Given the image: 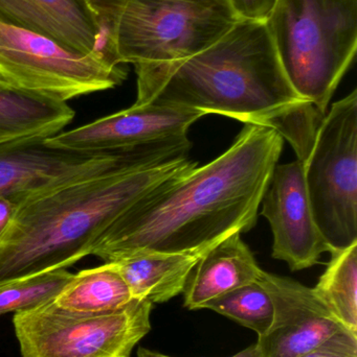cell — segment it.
Instances as JSON below:
<instances>
[{
	"label": "cell",
	"instance_id": "19",
	"mask_svg": "<svg viewBox=\"0 0 357 357\" xmlns=\"http://www.w3.org/2000/svg\"><path fill=\"white\" fill-rule=\"evenodd\" d=\"M203 310H213L263 335L274 318L272 298L258 281L237 287L207 302Z\"/></svg>",
	"mask_w": 357,
	"mask_h": 357
},
{
	"label": "cell",
	"instance_id": "3",
	"mask_svg": "<svg viewBox=\"0 0 357 357\" xmlns=\"http://www.w3.org/2000/svg\"><path fill=\"white\" fill-rule=\"evenodd\" d=\"M198 167L187 157L79 178L17 206L0 238V284L77 264L134 204Z\"/></svg>",
	"mask_w": 357,
	"mask_h": 357
},
{
	"label": "cell",
	"instance_id": "5",
	"mask_svg": "<svg viewBox=\"0 0 357 357\" xmlns=\"http://www.w3.org/2000/svg\"><path fill=\"white\" fill-rule=\"evenodd\" d=\"M298 96L326 115L357 50V0H277L265 20Z\"/></svg>",
	"mask_w": 357,
	"mask_h": 357
},
{
	"label": "cell",
	"instance_id": "11",
	"mask_svg": "<svg viewBox=\"0 0 357 357\" xmlns=\"http://www.w3.org/2000/svg\"><path fill=\"white\" fill-rule=\"evenodd\" d=\"M257 281L274 305L272 325L256 342L262 357H299L346 329L314 289L263 270Z\"/></svg>",
	"mask_w": 357,
	"mask_h": 357
},
{
	"label": "cell",
	"instance_id": "16",
	"mask_svg": "<svg viewBox=\"0 0 357 357\" xmlns=\"http://www.w3.org/2000/svg\"><path fill=\"white\" fill-rule=\"evenodd\" d=\"M67 102L37 93L0 87V146L27 139H48L73 121Z\"/></svg>",
	"mask_w": 357,
	"mask_h": 357
},
{
	"label": "cell",
	"instance_id": "1",
	"mask_svg": "<svg viewBox=\"0 0 357 357\" xmlns=\"http://www.w3.org/2000/svg\"><path fill=\"white\" fill-rule=\"evenodd\" d=\"M284 138L245 123L228 151L155 189L117 218L92 245L105 262L133 252L201 251L249 232L282 154Z\"/></svg>",
	"mask_w": 357,
	"mask_h": 357
},
{
	"label": "cell",
	"instance_id": "6",
	"mask_svg": "<svg viewBox=\"0 0 357 357\" xmlns=\"http://www.w3.org/2000/svg\"><path fill=\"white\" fill-rule=\"evenodd\" d=\"M304 181L314 220L330 253L357 243V90L326 113L309 154Z\"/></svg>",
	"mask_w": 357,
	"mask_h": 357
},
{
	"label": "cell",
	"instance_id": "15",
	"mask_svg": "<svg viewBox=\"0 0 357 357\" xmlns=\"http://www.w3.org/2000/svg\"><path fill=\"white\" fill-rule=\"evenodd\" d=\"M207 250L133 252L108 262L119 271L134 299L161 304L184 293L191 272Z\"/></svg>",
	"mask_w": 357,
	"mask_h": 357
},
{
	"label": "cell",
	"instance_id": "17",
	"mask_svg": "<svg viewBox=\"0 0 357 357\" xmlns=\"http://www.w3.org/2000/svg\"><path fill=\"white\" fill-rule=\"evenodd\" d=\"M133 299L119 271L105 262L103 266L73 274L52 303L67 312L103 314L121 310Z\"/></svg>",
	"mask_w": 357,
	"mask_h": 357
},
{
	"label": "cell",
	"instance_id": "2",
	"mask_svg": "<svg viewBox=\"0 0 357 357\" xmlns=\"http://www.w3.org/2000/svg\"><path fill=\"white\" fill-rule=\"evenodd\" d=\"M136 106L157 105L219 114L277 130L303 161L324 117L293 89L265 21L240 19L188 58L136 65Z\"/></svg>",
	"mask_w": 357,
	"mask_h": 357
},
{
	"label": "cell",
	"instance_id": "24",
	"mask_svg": "<svg viewBox=\"0 0 357 357\" xmlns=\"http://www.w3.org/2000/svg\"><path fill=\"white\" fill-rule=\"evenodd\" d=\"M138 357H173L167 356V354H161V352L153 351V350L147 349L145 347H140L136 352ZM230 357H262L261 352L258 348L257 344H253L249 347L245 348L242 351L238 352L235 356Z\"/></svg>",
	"mask_w": 357,
	"mask_h": 357
},
{
	"label": "cell",
	"instance_id": "9",
	"mask_svg": "<svg viewBox=\"0 0 357 357\" xmlns=\"http://www.w3.org/2000/svg\"><path fill=\"white\" fill-rule=\"evenodd\" d=\"M0 77L16 89L67 102L121 85L127 71L105 52H75L0 22Z\"/></svg>",
	"mask_w": 357,
	"mask_h": 357
},
{
	"label": "cell",
	"instance_id": "18",
	"mask_svg": "<svg viewBox=\"0 0 357 357\" xmlns=\"http://www.w3.org/2000/svg\"><path fill=\"white\" fill-rule=\"evenodd\" d=\"M331 255L314 289L337 320L357 335V243Z\"/></svg>",
	"mask_w": 357,
	"mask_h": 357
},
{
	"label": "cell",
	"instance_id": "4",
	"mask_svg": "<svg viewBox=\"0 0 357 357\" xmlns=\"http://www.w3.org/2000/svg\"><path fill=\"white\" fill-rule=\"evenodd\" d=\"M115 65L188 58L224 37L239 20L228 0H88Z\"/></svg>",
	"mask_w": 357,
	"mask_h": 357
},
{
	"label": "cell",
	"instance_id": "10",
	"mask_svg": "<svg viewBox=\"0 0 357 357\" xmlns=\"http://www.w3.org/2000/svg\"><path fill=\"white\" fill-rule=\"evenodd\" d=\"M261 205L272 228L275 259L296 272L312 268L323 253H330L314 220L301 161L276 165Z\"/></svg>",
	"mask_w": 357,
	"mask_h": 357
},
{
	"label": "cell",
	"instance_id": "8",
	"mask_svg": "<svg viewBox=\"0 0 357 357\" xmlns=\"http://www.w3.org/2000/svg\"><path fill=\"white\" fill-rule=\"evenodd\" d=\"M153 304L133 299L103 314H80L52 301L15 312L21 357H130L151 331Z\"/></svg>",
	"mask_w": 357,
	"mask_h": 357
},
{
	"label": "cell",
	"instance_id": "23",
	"mask_svg": "<svg viewBox=\"0 0 357 357\" xmlns=\"http://www.w3.org/2000/svg\"><path fill=\"white\" fill-rule=\"evenodd\" d=\"M17 204L12 199L0 197V238L10 226V220L16 211Z\"/></svg>",
	"mask_w": 357,
	"mask_h": 357
},
{
	"label": "cell",
	"instance_id": "12",
	"mask_svg": "<svg viewBox=\"0 0 357 357\" xmlns=\"http://www.w3.org/2000/svg\"><path fill=\"white\" fill-rule=\"evenodd\" d=\"M205 116L191 109L145 105L61 132L45 140L54 148L75 152H109L136 148L159 140L187 136L195 121Z\"/></svg>",
	"mask_w": 357,
	"mask_h": 357
},
{
	"label": "cell",
	"instance_id": "7",
	"mask_svg": "<svg viewBox=\"0 0 357 357\" xmlns=\"http://www.w3.org/2000/svg\"><path fill=\"white\" fill-rule=\"evenodd\" d=\"M45 140H19L0 146V197L18 206L33 195L79 178L186 157L192 146L188 136H182L125 150L92 153L54 148Z\"/></svg>",
	"mask_w": 357,
	"mask_h": 357
},
{
	"label": "cell",
	"instance_id": "20",
	"mask_svg": "<svg viewBox=\"0 0 357 357\" xmlns=\"http://www.w3.org/2000/svg\"><path fill=\"white\" fill-rule=\"evenodd\" d=\"M73 274L52 271L0 284V314L24 312L52 301Z\"/></svg>",
	"mask_w": 357,
	"mask_h": 357
},
{
	"label": "cell",
	"instance_id": "21",
	"mask_svg": "<svg viewBox=\"0 0 357 357\" xmlns=\"http://www.w3.org/2000/svg\"><path fill=\"white\" fill-rule=\"evenodd\" d=\"M299 357H357V335L344 329Z\"/></svg>",
	"mask_w": 357,
	"mask_h": 357
},
{
	"label": "cell",
	"instance_id": "14",
	"mask_svg": "<svg viewBox=\"0 0 357 357\" xmlns=\"http://www.w3.org/2000/svg\"><path fill=\"white\" fill-rule=\"evenodd\" d=\"M261 271L241 233H233L201 256L184 287V306L203 310L207 302L257 281Z\"/></svg>",
	"mask_w": 357,
	"mask_h": 357
},
{
	"label": "cell",
	"instance_id": "22",
	"mask_svg": "<svg viewBox=\"0 0 357 357\" xmlns=\"http://www.w3.org/2000/svg\"><path fill=\"white\" fill-rule=\"evenodd\" d=\"M240 19L265 21L277 0H228Z\"/></svg>",
	"mask_w": 357,
	"mask_h": 357
},
{
	"label": "cell",
	"instance_id": "13",
	"mask_svg": "<svg viewBox=\"0 0 357 357\" xmlns=\"http://www.w3.org/2000/svg\"><path fill=\"white\" fill-rule=\"evenodd\" d=\"M0 22L75 52H105L102 31L88 0H0Z\"/></svg>",
	"mask_w": 357,
	"mask_h": 357
}]
</instances>
